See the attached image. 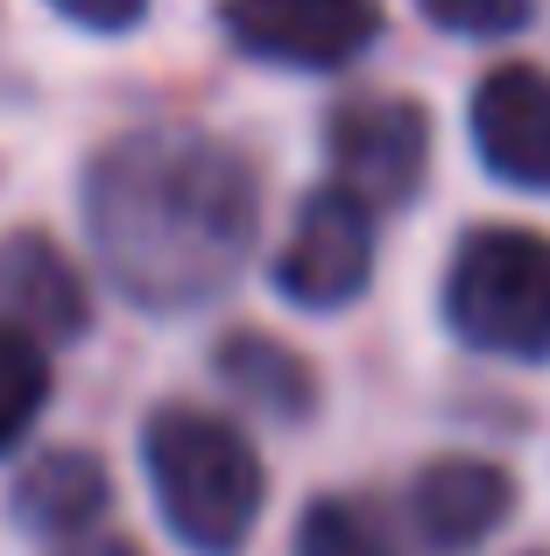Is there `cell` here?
<instances>
[{"instance_id":"6da1fadb","label":"cell","mask_w":550,"mask_h":556,"mask_svg":"<svg viewBox=\"0 0 550 556\" xmlns=\"http://www.w3.org/2000/svg\"><path fill=\"white\" fill-rule=\"evenodd\" d=\"M85 226L113 289L141 311H198L240 275L262 190L234 149L184 127L113 141L85 177Z\"/></svg>"},{"instance_id":"7a4b0ae2","label":"cell","mask_w":550,"mask_h":556,"mask_svg":"<svg viewBox=\"0 0 550 556\" xmlns=\"http://www.w3.org/2000/svg\"><path fill=\"white\" fill-rule=\"evenodd\" d=\"M149 486L170 535L198 556H240L262 521V458L234 422L205 408H163L141 430Z\"/></svg>"},{"instance_id":"3957f363","label":"cell","mask_w":550,"mask_h":556,"mask_svg":"<svg viewBox=\"0 0 550 556\" xmlns=\"http://www.w3.org/2000/svg\"><path fill=\"white\" fill-rule=\"evenodd\" d=\"M445 317L473 353L550 359V240L523 226L466 232L445 275Z\"/></svg>"},{"instance_id":"277c9868","label":"cell","mask_w":550,"mask_h":556,"mask_svg":"<svg viewBox=\"0 0 550 556\" xmlns=\"http://www.w3.org/2000/svg\"><path fill=\"white\" fill-rule=\"evenodd\" d=\"M374 275V212L353 190H317L303 198L283 254H275V289L303 311H339Z\"/></svg>"},{"instance_id":"5b68a950","label":"cell","mask_w":550,"mask_h":556,"mask_svg":"<svg viewBox=\"0 0 550 556\" xmlns=\"http://www.w3.org/2000/svg\"><path fill=\"white\" fill-rule=\"evenodd\" d=\"M220 28L262 64L339 71L382 28V0H226Z\"/></svg>"},{"instance_id":"8992f818","label":"cell","mask_w":550,"mask_h":556,"mask_svg":"<svg viewBox=\"0 0 550 556\" xmlns=\"http://www.w3.org/2000/svg\"><path fill=\"white\" fill-rule=\"evenodd\" d=\"M332 169L339 190H353L367 212H396L416 198L430 169V121L416 99H353L332 121Z\"/></svg>"},{"instance_id":"52a82bcc","label":"cell","mask_w":550,"mask_h":556,"mask_svg":"<svg viewBox=\"0 0 550 556\" xmlns=\"http://www.w3.org/2000/svg\"><path fill=\"white\" fill-rule=\"evenodd\" d=\"M473 149L501 184L550 190V78L529 64H501L473 92Z\"/></svg>"},{"instance_id":"ba28073f","label":"cell","mask_w":550,"mask_h":556,"mask_svg":"<svg viewBox=\"0 0 550 556\" xmlns=\"http://www.w3.org/2000/svg\"><path fill=\"white\" fill-rule=\"evenodd\" d=\"M509 507H515V479L501 472V465H487V458H438L424 479H416L410 515H416V535H424L438 556H466V549H480L487 535L509 521Z\"/></svg>"},{"instance_id":"9c48e42d","label":"cell","mask_w":550,"mask_h":556,"mask_svg":"<svg viewBox=\"0 0 550 556\" xmlns=\"http://www.w3.org/2000/svg\"><path fill=\"white\" fill-rule=\"evenodd\" d=\"M92 303L71 261L57 254L42 232H14L0 240V325H22L36 339H78Z\"/></svg>"},{"instance_id":"30bf717a","label":"cell","mask_w":550,"mask_h":556,"mask_svg":"<svg viewBox=\"0 0 550 556\" xmlns=\"http://www.w3.org/2000/svg\"><path fill=\"white\" fill-rule=\"evenodd\" d=\"M113 501V479L92 451H42L22 479H14V521L28 535H50V543H71L85 535Z\"/></svg>"},{"instance_id":"8fae6325","label":"cell","mask_w":550,"mask_h":556,"mask_svg":"<svg viewBox=\"0 0 550 556\" xmlns=\"http://www.w3.org/2000/svg\"><path fill=\"white\" fill-rule=\"evenodd\" d=\"M220 380L234 394H248L268 416H303L311 408V367H303L289 345L262 339V331H240V339L220 345Z\"/></svg>"},{"instance_id":"7c38bea8","label":"cell","mask_w":550,"mask_h":556,"mask_svg":"<svg viewBox=\"0 0 550 556\" xmlns=\"http://www.w3.org/2000/svg\"><path fill=\"white\" fill-rule=\"evenodd\" d=\"M42 402H50V359L42 339L22 325H0V451H14L36 430Z\"/></svg>"},{"instance_id":"4fadbf2b","label":"cell","mask_w":550,"mask_h":556,"mask_svg":"<svg viewBox=\"0 0 550 556\" xmlns=\"http://www.w3.org/2000/svg\"><path fill=\"white\" fill-rule=\"evenodd\" d=\"M297 556H388V543L346 501H317L297 529Z\"/></svg>"},{"instance_id":"5bb4252c","label":"cell","mask_w":550,"mask_h":556,"mask_svg":"<svg viewBox=\"0 0 550 556\" xmlns=\"http://www.w3.org/2000/svg\"><path fill=\"white\" fill-rule=\"evenodd\" d=\"M452 36H515L529 22V0H416Z\"/></svg>"},{"instance_id":"9a60e30c","label":"cell","mask_w":550,"mask_h":556,"mask_svg":"<svg viewBox=\"0 0 550 556\" xmlns=\"http://www.w3.org/2000/svg\"><path fill=\"white\" fill-rule=\"evenodd\" d=\"M50 8L78 28H135L149 0H50Z\"/></svg>"},{"instance_id":"2e32d148","label":"cell","mask_w":550,"mask_h":556,"mask_svg":"<svg viewBox=\"0 0 550 556\" xmlns=\"http://www.w3.org/2000/svg\"><path fill=\"white\" fill-rule=\"evenodd\" d=\"M64 556H141V549L135 543H92V535H71Z\"/></svg>"}]
</instances>
